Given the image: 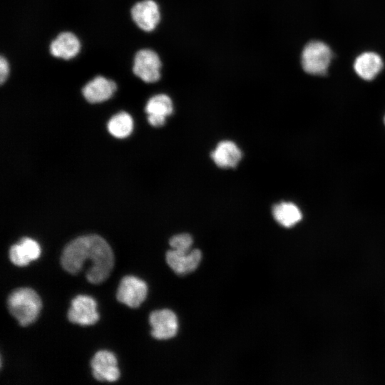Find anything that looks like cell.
<instances>
[{
  "mask_svg": "<svg viewBox=\"0 0 385 385\" xmlns=\"http://www.w3.org/2000/svg\"><path fill=\"white\" fill-rule=\"evenodd\" d=\"M151 334L157 339H168L175 337L178 323L175 314L167 309L153 312L149 317Z\"/></svg>",
  "mask_w": 385,
  "mask_h": 385,
  "instance_id": "obj_7",
  "label": "cell"
},
{
  "mask_svg": "<svg viewBox=\"0 0 385 385\" xmlns=\"http://www.w3.org/2000/svg\"><path fill=\"white\" fill-rule=\"evenodd\" d=\"M116 88L114 81L103 76H96L85 85L82 89V93L89 103H101L108 100Z\"/></svg>",
  "mask_w": 385,
  "mask_h": 385,
  "instance_id": "obj_11",
  "label": "cell"
},
{
  "mask_svg": "<svg viewBox=\"0 0 385 385\" xmlns=\"http://www.w3.org/2000/svg\"><path fill=\"white\" fill-rule=\"evenodd\" d=\"M40 254L41 247L38 243L31 238L24 237L18 244L11 247L9 259L15 265L23 267L38 259Z\"/></svg>",
  "mask_w": 385,
  "mask_h": 385,
  "instance_id": "obj_12",
  "label": "cell"
},
{
  "mask_svg": "<svg viewBox=\"0 0 385 385\" xmlns=\"http://www.w3.org/2000/svg\"><path fill=\"white\" fill-rule=\"evenodd\" d=\"M80 47V41L73 34L63 32L51 42L50 51L55 57L68 60L77 55Z\"/></svg>",
  "mask_w": 385,
  "mask_h": 385,
  "instance_id": "obj_15",
  "label": "cell"
},
{
  "mask_svg": "<svg viewBox=\"0 0 385 385\" xmlns=\"http://www.w3.org/2000/svg\"><path fill=\"white\" fill-rule=\"evenodd\" d=\"M211 158L220 168H235L242 158V152L231 140H222L211 153Z\"/></svg>",
  "mask_w": 385,
  "mask_h": 385,
  "instance_id": "obj_13",
  "label": "cell"
},
{
  "mask_svg": "<svg viewBox=\"0 0 385 385\" xmlns=\"http://www.w3.org/2000/svg\"><path fill=\"white\" fill-rule=\"evenodd\" d=\"M201 258V252L197 249L189 252H180L172 249L166 254L167 263L178 274H185L195 270Z\"/></svg>",
  "mask_w": 385,
  "mask_h": 385,
  "instance_id": "obj_10",
  "label": "cell"
},
{
  "mask_svg": "<svg viewBox=\"0 0 385 385\" xmlns=\"http://www.w3.org/2000/svg\"><path fill=\"white\" fill-rule=\"evenodd\" d=\"M91 365L93 377L101 381L113 382L120 376L115 355L106 350L96 353L91 359Z\"/></svg>",
  "mask_w": 385,
  "mask_h": 385,
  "instance_id": "obj_8",
  "label": "cell"
},
{
  "mask_svg": "<svg viewBox=\"0 0 385 385\" xmlns=\"http://www.w3.org/2000/svg\"><path fill=\"white\" fill-rule=\"evenodd\" d=\"M169 243L173 250L180 252H189L192 250V238L187 233L179 234L172 237Z\"/></svg>",
  "mask_w": 385,
  "mask_h": 385,
  "instance_id": "obj_19",
  "label": "cell"
},
{
  "mask_svg": "<svg viewBox=\"0 0 385 385\" xmlns=\"http://www.w3.org/2000/svg\"><path fill=\"white\" fill-rule=\"evenodd\" d=\"M332 58L331 48L325 43L313 41L308 43L302 53L304 71L311 75L324 76L327 73Z\"/></svg>",
  "mask_w": 385,
  "mask_h": 385,
  "instance_id": "obj_3",
  "label": "cell"
},
{
  "mask_svg": "<svg viewBox=\"0 0 385 385\" xmlns=\"http://www.w3.org/2000/svg\"><path fill=\"white\" fill-rule=\"evenodd\" d=\"M97 304L88 295H78L72 301L68 312V319L74 324L82 326L92 325L99 319Z\"/></svg>",
  "mask_w": 385,
  "mask_h": 385,
  "instance_id": "obj_5",
  "label": "cell"
},
{
  "mask_svg": "<svg viewBox=\"0 0 385 385\" xmlns=\"http://www.w3.org/2000/svg\"><path fill=\"white\" fill-rule=\"evenodd\" d=\"M134 22L142 30L153 31L160 21V11L153 0H145L135 4L131 9Z\"/></svg>",
  "mask_w": 385,
  "mask_h": 385,
  "instance_id": "obj_9",
  "label": "cell"
},
{
  "mask_svg": "<svg viewBox=\"0 0 385 385\" xmlns=\"http://www.w3.org/2000/svg\"><path fill=\"white\" fill-rule=\"evenodd\" d=\"M160 67V60L155 51L143 49L136 53L133 71L134 74L143 81L154 83L158 81Z\"/></svg>",
  "mask_w": 385,
  "mask_h": 385,
  "instance_id": "obj_6",
  "label": "cell"
},
{
  "mask_svg": "<svg viewBox=\"0 0 385 385\" xmlns=\"http://www.w3.org/2000/svg\"><path fill=\"white\" fill-rule=\"evenodd\" d=\"M9 64L6 58L2 56L0 58V83H4L8 77L9 74Z\"/></svg>",
  "mask_w": 385,
  "mask_h": 385,
  "instance_id": "obj_20",
  "label": "cell"
},
{
  "mask_svg": "<svg viewBox=\"0 0 385 385\" xmlns=\"http://www.w3.org/2000/svg\"><path fill=\"white\" fill-rule=\"evenodd\" d=\"M145 111L148 115L167 117L173 111V103L165 94H158L150 98L146 103Z\"/></svg>",
  "mask_w": 385,
  "mask_h": 385,
  "instance_id": "obj_18",
  "label": "cell"
},
{
  "mask_svg": "<svg viewBox=\"0 0 385 385\" xmlns=\"http://www.w3.org/2000/svg\"><path fill=\"white\" fill-rule=\"evenodd\" d=\"M89 261L91 267L86 278L93 284L104 282L110 275L114 265V255L108 243L97 235L78 237L64 247L61 263L68 272L76 274L82 270Z\"/></svg>",
  "mask_w": 385,
  "mask_h": 385,
  "instance_id": "obj_1",
  "label": "cell"
},
{
  "mask_svg": "<svg viewBox=\"0 0 385 385\" xmlns=\"http://www.w3.org/2000/svg\"><path fill=\"white\" fill-rule=\"evenodd\" d=\"M381 56L374 52H364L360 54L354 63L356 74L366 81H371L376 77L383 68Z\"/></svg>",
  "mask_w": 385,
  "mask_h": 385,
  "instance_id": "obj_14",
  "label": "cell"
},
{
  "mask_svg": "<svg viewBox=\"0 0 385 385\" xmlns=\"http://www.w3.org/2000/svg\"><path fill=\"white\" fill-rule=\"evenodd\" d=\"M166 118L158 115H148V123L153 127L163 126L165 123Z\"/></svg>",
  "mask_w": 385,
  "mask_h": 385,
  "instance_id": "obj_21",
  "label": "cell"
},
{
  "mask_svg": "<svg viewBox=\"0 0 385 385\" xmlns=\"http://www.w3.org/2000/svg\"><path fill=\"white\" fill-rule=\"evenodd\" d=\"M275 220L285 227H291L299 222L302 217V212L294 203L282 202L272 208Z\"/></svg>",
  "mask_w": 385,
  "mask_h": 385,
  "instance_id": "obj_16",
  "label": "cell"
},
{
  "mask_svg": "<svg viewBox=\"0 0 385 385\" xmlns=\"http://www.w3.org/2000/svg\"><path fill=\"white\" fill-rule=\"evenodd\" d=\"M148 286L142 279L134 276L124 277L118 287L117 299L131 307H138L145 299Z\"/></svg>",
  "mask_w": 385,
  "mask_h": 385,
  "instance_id": "obj_4",
  "label": "cell"
},
{
  "mask_svg": "<svg viewBox=\"0 0 385 385\" xmlns=\"http://www.w3.org/2000/svg\"><path fill=\"white\" fill-rule=\"evenodd\" d=\"M384 123H385V116H384Z\"/></svg>",
  "mask_w": 385,
  "mask_h": 385,
  "instance_id": "obj_22",
  "label": "cell"
},
{
  "mask_svg": "<svg viewBox=\"0 0 385 385\" xmlns=\"http://www.w3.org/2000/svg\"><path fill=\"white\" fill-rule=\"evenodd\" d=\"M7 307L19 324L25 327L38 318L42 303L40 297L34 289L24 287L16 289L9 294Z\"/></svg>",
  "mask_w": 385,
  "mask_h": 385,
  "instance_id": "obj_2",
  "label": "cell"
},
{
  "mask_svg": "<svg viewBox=\"0 0 385 385\" xmlns=\"http://www.w3.org/2000/svg\"><path fill=\"white\" fill-rule=\"evenodd\" d=\"M133 128L132 117L126 112L115 114L108 122V130L117 138L128 137L131 133Z\"/></svg>",
  "mask_w": 385,
  "mask_h": 385,
  "instance_id": "obj_17",
  "label": "cell"
}]
</instances>
